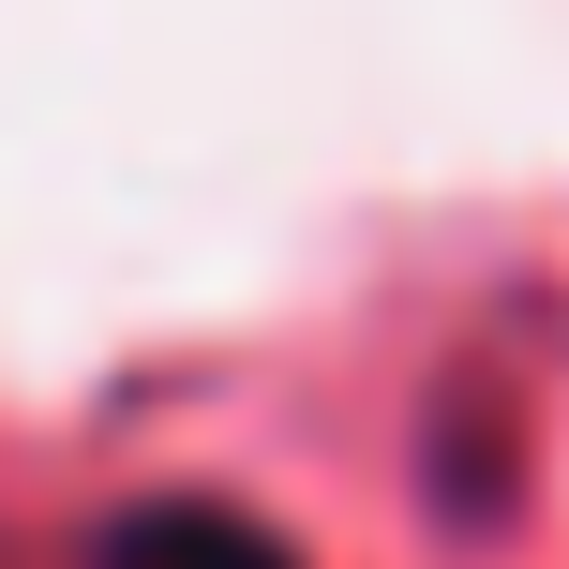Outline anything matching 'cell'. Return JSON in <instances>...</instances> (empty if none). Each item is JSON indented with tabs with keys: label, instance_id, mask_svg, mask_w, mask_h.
Masks as SVG:
<instances>
[{
	"label": "cell",
	"instance_id": "6da1fadb",
	"mask_svg": "<svg viewBox=\"0 0 569 569\" xmlns=\"http://www.w3.org/2000/svg\"><path fill=\"white\" fill-rule=\"evenodd\" d=\"M90 569H300V540L256 525L240 495H136V510H106Z\"/></svg>",
	"mask_w": 569,
	"mask_h": 569
}]
</instances>
